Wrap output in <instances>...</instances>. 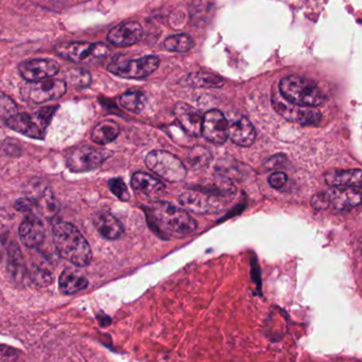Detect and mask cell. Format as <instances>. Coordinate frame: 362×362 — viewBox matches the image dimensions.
<instances>
[{"instance_id": "1", "label": "cell", "mask_w": 362, "mask_h": 362, "mask_svg": "<svg viewBox=\"0 0 362 362\" xmlns=\"http://www.w3.org/2000/svg\"><path fill=\"white\" fill-rule=\"evenodd\" d=\"M236 189L225 176L216 175L204 187L187 189L180 196L181 206L200 214L217 213L234 199Z\"/></svg>"}, {"instance_id": "2", "label": "cell", "mask_w": 362, "mask_h": 362, "mask_svg": "<svg viewBox=\"0 0 362 362\" xmlns=\"http://www.w3.org/2000/svg\"><path fill=\"white\" fill-rule=\"evenodd\" d=\"M146 214L150 225L167 238H185L197 228V223L187 210L170 202H154L148 206Z\"/></svg>"}, {"instance_id": "3", "label": "cell", "mask_w": 362, "mask_h": 362, "mask_svg": "<svg viewBox=\"0 0 362 362\" xmlns=\"http://www.w3.org/2000/svg\"><path fill=\"white\" fill-rule=\"evenodd\" d=\"M53 243L63 259L78 267L90 264L93 252L84 236L71 223L59 221L53 227Z\"/></svg>"}, {"instance_id": "4", "label": "cell", "mask_w": 362, "mask_h": 362, "mask_svg": "<svg viewBox=\"0 0 362 362\" xmlns=\"http://www.w3.org/2000/svg\"><path fill=\"white\" fill-rule=\"evenodd\" d=\"M281 95L295 105L317 107L323 105L325 97L316 83L299 76L282 78L279 85Z\"/></svg>"}, {"instance_id": "5", "label": "cell", "mask_w": 362, "mask_h": 362, "mask_svg": "<svg viewBox=\"0 0 362 362\" xmlns=\"http://www.w3.org/2000/svg\"><path fill=\"white\" fill-rule=\"evenodd\" d=\"M57 110V106H51L42 108L34 114H17L6 123L11 129L21 135L33 139H44L47 127Z\"/></svg>"}, {"instance_id": "6", "label": "cell", "mask_w": 362, "mask_h": 362, "mask_svg": "<svg viewBox=\"0 0 362 362\" xmlns=\"http://www.w3.org/2000/svg\"><path fill=\"white\" fill-rule=\"evenodd\" d=\"M361 202V192L354 187H333L316 194L312 199L313 206L316 210H349L359 206Z\"/></svg>"}, {"instance_id": "7", "label": "cell", "mask_w": 362, "mask_h": 362, "mask_svg": "<svg viewBox=\"0 0 362 362\" xmlns=\"http://www.w3.org/2000/svg\"><path fill=\"white\" fill-rule=\"evenodd\" d=\"M146 165L153 173L170 182H180L187 176V168L182 161L167 151L155 150L148 153Z\"/></svg>"}, {"instance_id": "8", "label": "cell", "mask_w": 362, "mask_h": 362, "mask_svg": "<svg viewBox=\"0 0 362 362\" xmlns=\"http://www.w3.org/2000/svg\"><path fill=\"white\" fill-rule=\"evenodd\" d=\"M57 54L74 63L95 64L103 61L110 48L103 42H70L57 45Z\"/></svg>"}, {"instance_id": "9", "label": "cell", "mask_w": 362, "mask_h": 362, "mask_svg": "<svg viewBox=\"0 0 362 362\" xmlns=\"http://www.w3.org/2000/svg\"><path fill=\"white\" fill-rule=\"evenodd\" d=\"M160 59L155 55L127 59L122 57H115L108 65V71L123 78H144L158 69Z\"/></svg>"}, {"instance_id": "10", "label": "cell", "mask_w": 362, "mask_h": 362, "mask_svg": "<svg viewBox=\"0 0 362 362\" xmlns=\"http://www.w3.org/2000/svg\"><path fill=\"white\" fill-rule=\"evenodd\" d=\"M272 104L274 110L291 122L299 123L302 125L318 124L321 121V114L315 107L295 105L285 100L282 95L274 93L272 97Z\"/></svg>"}, {"instance_id": "11", "label": "cell", "mask_w": 362, "mask_h": 362, "mask_svg": "<svg viewBox=\"0 0 362 362\" xmlns=\"http://www.w3.org/2000/svg\"><path fill=\"white\" fill-rule=\"evenodd\" d=\"M107 151L98 150L91 146H82L72 151L67 157V167L72 172L82 173L97 169L107 158Z\"/></svg>"}, {"instance_id": "12", "label": "cell", "mask_w": 362, "mask_h": 362, "mask_svg": "<svg viewBox=\"0 0 362 362\" xmlns=\"http://www.w3.org/2000/svg\"><path fill=\"white\" fill-rule=\"evenodd\" d=\"M202 135L208 141L214 144H223L230 135L229 121L223 112L217 110H211L204 115Z\"/></svg>"}, {"instance_id": "13", "label": "cell", "mask_w": 362, "mask_h": 362, "mask_svg": "<svg viewBox=\"0 0 362 362\" xmlns=\"http://www.w3.org/2000/svg\"><path fill=\"white\" fill-rule=\"evenodd\" d=\"M67 84L63 80H45L31 83L25 89V95L34 103H45L59 99L65 95Z\"/></svg>"}, {"instance_id": "14", "label": "cell", "mask_w": 362, "mask_h": 362, "mask_svg": "<svg viewBox=\"0 0 362 362\" xmlns=\"http://www.w3.org/2000/svg\"><path fill=\"white\" fill-rule=\"evenodd\" d=\"M19 74L29 83L48 80L59 72V65L53 59H36L23 62L19 65Z\"/></svg>"}, {"instance_id": "15", "label": "cell", "mask_w": 362, "mask_h": 362, "mask_svg": "<svg viewBox=\"0 0 362 362\" xmlns=\"http://www.w3.org/2000/svg\"><path fill=\"white\" fill-rule=\"evenodd\" d=\"M174 116L187 135L192 137H199L202 135L204 116L197 108L183 102H178L174 107Z\"/></svg>"}, {"instance_id": "16", "label": "cell", "mask_w": 362, "mask_h": 362, "mask_svg": "<svg viewBox=\"0 0 362 362\" xmlns=\"http://www.w3.org/2000/svg\"><path fill=\"white\" fill-rule=\"evenodd\" d=\"M144 36L141 25L136 21L120 23L110 30L107 35L108 42L118 47H129L137 44Z\"/></svg>"}, {"instance_id": "17", "label": "cell", "mask_w": 362, "mask_h": 362, "mask_svg": "<svg viewBox=\"0 0 362 362\" xmlns=\"http://www.w3.org/2000/svg\"><path fill=\"white\" fill-rule=\"evenodd\" d=\"M19 236L25 247L36 248L45 240L44 223L35 215H27L19 227Z\"/></svg>"}, {"instance_id": "18", "label": "cell", "mask_w": 362, "mask_h": 362, "mask_svg": "<svg viewBox=\"0 0 362 362\" xmlns=\"http://www.w3.org/2000/svg\"><path fill=\"white\" fill-rule=\"evenodd\" d=\"M93 225L103 238L110 240H118L124 232L120 221L107 211L98 212L93 216Z\"/></svg>"}, {"instance_id": "19", "label": "cell", "mask_w": 362, "mask_h": 362, "mask_svg": "<svg viewBox=\"0 0 362 362\" xmlns=\"http://www.w3.org/2000/svg\"><path fill=\"white\" fill-rule=\"evenodd\" d=\"M132 187L137 193L150 198H158L165 192V185L160 180L144 172H136L132 176Z\"/></svg>"}, {"instance_id": "20", "label": "cell", "mask_w": 362, "mask_h": 362, "mask_svg": "<svg viewBox=\"0 0 362 362\" xmlns=\"http://www.w3.org/2000/svg\"><path fill=\"white\" fill-rule=\"evenodd\" d=\"M229 138L236 146L249 148L255 144L257 131L249 119L242 117L230 125Z\"/></svg>"}, {"instance_id": "21", "label": "cell", "mask_w": 362, "mask_h": 362, "mask_svg": "<svg viewBox=\"0 0 362 362\" xmlns=\"http://www.w3.org/2000/svg\"><path fill=\"white\" fill-rule=\"evenodd\" d=\"M325 180L334 187H361L362 170H332Z\"/></svg>"}, {"instance_id": "22", "label": "cell", "mask_w": 362, "mask_h": 362, "mask_svg": "<svg viewBox=\"0 0 362 362\" xmlns=\"http://www.w3.org/2000/svg\"><path fill=\"white\" fill-rule=\"evenodd\" d=\"M59 289L65 295H72L86 288L88 280L82 272L67 268L62 272L59 280Z\"/></svg>"}, {"instance_id": "23", "label": "cell", "mask_w": 362, "mask_h": 362, "mask_svg": "<svg viewBox=\"0 0 362 362\" xmlns=\"http://www.w3.org/2000/svg\"><path fill=\"white\" fill-rule=\"evenodd\" d=\"M120 134V127L118 123L112 120H105L95 125L91 133V139L100 146H106L114 141Z\"/></svg>"}, {"instance_id": "24", "label": "cell", "mask_w": 362, "mask_h": 362, "mask_svg": "<svg viewBox=\"0 0 362 362\" xmlns=\"http://www.w3.org/2000/svg\"><path fill=\"white\" fill-rule=\"evenodd\" d=\"M8 272L10 276L21 283L25 276V263L17 245L12 244L8 248Z\"/></svg>"}, {"instance_id": "25", "label": "cell", "mask_w": 362, "mask_h": 362, "mask_svg": "<svg viewBox=\"0 0 362 362\" xmlns=\"http://www.w3.org/2000/svg\"><path fill=\"white\" fill-rule=\"evenodd\" d=\"M120 104L124 110L134 114H140L146 106V98L139 90H129L120 97Z\"/></svg>"}, {"instance_id": "26", "label": "cell", "mask_w": 362, "mask_h": 362, "mask_svg": "<svg viewBox=\"0 0 362 362\" xmlns=\"http://www.w3.org/2000/svg\"><path fill=\"white\" fill-rule=\"evenodd\" d=\"M187 81L192 86L204 87V88H221L225 84V81L221 76L206 74V72L189 74Z\"/></svg>"}, {"instance_id": "27", "label": "cell", "mask_w": 362, "mask_h": 362, "mask_svg": "<svg viewBox=\"0 0 362 362\" xmlns=\"http://www.w3.org/2000/svg\"><path fill=\"white\" fill-rule=\"evenodd\" d=\"M194 40L187 34H177V35L170 36L165 40V48L174 52H187L194 47Z\"/></svg>"}, {"instance_id": "28", "label": "cell", "mask_w": 362, "mask_h": 362, "mask_svg": "<svg viewBox=\"0 0 362 362\" xmlns=\"http://www.w3.org/2000/svg\"><path fill=\"white\" fill-rule=\"evenodd\" d=\"M189 158L187 159V163H189L192 169H200V168L206 167V165H208L209 161L211 160L210 153L204 148H200V146L193 148L189 152Z\"/></svg>"}, {"instance_id": "29", "label": "cell", "mask_w": 362, "mask_h": 362, "mask_svg": "<svg viewBox=\"0 0 362 362\" xmlns=\"http://www.w3.org/2000/svg\"><path fill=\"white\" fill-rule=\"evenodd\" d=\"M108 185H110L112 193L116 195L119 199L122 200V202H129L131 199V193H129V187H127L124 181L121 180V178L110 180Z\"/></svg>"}, {"instance_id": "30", "label": "cell", "mask_w": 362, "mask_h": 362, "mask_svg": "<svg viewBox=\"0 0 362 362\" xmlns=\"http://www.w3.org/2000/svg\"><path fill=\"white\" fill-rule=\"evenodd\" d=\"M68 81L74 86L86 87L90 84L91 76L84 69H71L68 74Z\"/></svg>"}, {"instance_id": "31", "label": "cell", "mask_w": 362, "mask_h": 362, "mask_svg": "<svg viewBox=\"0 0 362 362\" xmlns=\"http://www.w3.org/2000/svg\"><path fill=\"white\" fill-rule=\"evenodd\" d=\"M15 115H17V108L13 100L6 95H0V117L4 121H8Z\"/></svg>"}, {"instance_id": "32", "label": "cell", "mask_w": 362, "mask_h": 362, "mask_svg": "<svg viewBox=\"0 0 362 362\" xmlns=\"http://www.w3.org/2000/svg\"><path fill=\"white\" fill-rule=\"evenodd\" d=\"M31 278L32 281L38 286H47V285L51 284L53 281L52 274L48 270L44 269V268H37V269L34 270Z\"/></svg>"}, {"instance_id": "33", "label": "cell", "mask_w": 362, "mask_h": 362, "mask_svg": "<svg viewBox=\"0 0 362 362\" xmlns=\"http://www.w3.org/2000/svg\"><path fill=\"white\" fill-rule=\"evenodd\" d=\"M36 202L31 197H23L19 198L16 202H15V209L18 210L19 212L28 213L30 211L33 210L34 206H35Z\"/></svg>"}, {"instance_id": "34", "label": "cell", "mask_w": 362, "mask_h": 362, "mask_svg": "<svg viewBox=\"0 0 362 362\" xmlns=\"http://www.w3.org/2000/svg\"><path fill=\"white\" fill-rule=\"evenodd\" d=\"M287 180H288V177H287L286 174L283 173V172H274L269 176L268 181L274 189H280L287 182Z\"/></svg>"}, {"instance_id": "35", "label": "cell", "mask_w": 362, "mask_h": 362, "mask_svg": "<svg viewBox=\"0 0 362 362\" xmlns=\"http://www.w3.org/2000/svg\"><path fill=\"white\" fill-rule=\"evenodd\" d=\"M16 351L6 346H0V362H16Z\"/></svg>"}, {"instance_id": "36", "label": "cell", "mask_w": 362, "mask_h": 362, "mask_svg": "<svg viewBox=\"0 0 362 362\" xmlns=\"http://www.w3.org/2000/svg\"><path fill=\"white\" fill-rule=\"evenodd\" d=\"M286 163V158L282 155H276V156L272 157L267 163H265L266 168L268 170L278 169L282 168L284 163Z\"/></svg>"}, {"instance_id": "37", "label": "cell", "mask_w": 362, "mask_h": 362, "mask_svg": "<svg viewBox=\"0 0 362 362\" xmlns=\"http://www.w3.org/2000/svg\"><path fill=\"white\" fill-rule=\"evenodd\" d=\"M0 248H1V240H0Z\"/></svg>"}, {"instance_id": "38", "label": "cell", "mask_w": 362, "mask_h": 362, "mask_svg": "<svg viewBox=\"0 0 362 362\" xmlns=\"http://www.w3.org/2000/svg\"><path fill=\"white\" fill-rule=\"evenodd\" d=\"M361 187H362V185H361Z\"/></svg>"}]
</instances>
